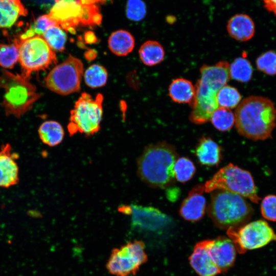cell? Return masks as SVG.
I'll list each match as a JSON object with an SVG mask.
<instances>
[{
	"instance_id": "cell-11",
	"label": "cell",
	"mask_w": 276,
	"mask_h": 276,
	"mask_svg": "<svg viewBox=\"0 0 276 276\" xmlns=\"http://www.w3.org/2000/svg\"><path fill=\"white\" fill-rule=\"evenodd\" d=\"M227 234L233 241L236 250L241 254L276 241V233L263 220L252 221L239 228H229L227 229Z\"/></svg>"
},
{
	"instance_id": "cell-31",
	"label": "cell",
	"mask_w": 276,
	"mask_h": 276,
	"mask_svg": "<svg viewBox=\"0 0 276 276\" xmlns=\"http://www.w3.org/2000/svg\"><path fill=\"white\" fill-rule=\"evenodd\" d=\"M196 172L193 163L188 158H178L174 164V173L176 180L186 182L191 179Z\"/></svg>"
},
{
	"instance_id": "cell-24",
	"label": "cell",
	"mask_w": 276,
	"mask_h": 276,
	"mask_svg": "<svg viewBox=\"0 0 276 276\" xmlns=\"http://www.w3.org/2000/svg\"><path fill=\"white\" fill-rule=\"evenodd\" d=\"M142 62L147 66H154L160 63L165 58V50L162 45L155 40L144 42L139 50Z\"/></svg>"
},
{
	"instance_id": "cell-5",
	"label": "cell",
	"mask_w": 276,
	"mask_h": 276,
	"mask_svg": "<svg viewBox=\"0 0 276 276\" xmlns=\"http://www.w3.org/2000/svg\"><path fill=\"white\" fill-rule=\"evenodd\" d=\"M0 88L4 89L2 106L7 116L20 118L31 110L41 94L28 78L2 70Z\"/></svg>"
},
{
	"instance_id": "cell-8",
	"label": "cell",
	"mask_w": 276,
	"mask_h": 276,
	"mask_svg": "<svg viewBox=\"0 0 276 276\" xmlns=\"http://www.w3.org/2000/svg\"><path fill=\"white\" fill-rule=\"evenodd\" d=\"M15 40L19 48L21 75L26 78L29 79L33 72L45 71L57 62L55 52L42 36Z\"/></svg>"
},
{
	"instance_id": "cell-10",
	"label": "cell",
	"mask_w": 276,
	"mask_h": 276,
	"mask_svg": "<svg viewBox=\"0 0 276 276\" xmlns=\"http://www.w3.org/2000/svg\"><path fill=\"white\" fill-rule=\"evenodd\" d=\"M83 73L82 61L70 55L49 72L44 79L45 85L56 94L67 95L79 91Z\"/></svg>"
},
{
	"instance_id": "cell-9",
	"label": "cell",
	"mask_w": 276,
	"mask_h": 276,
	"mask_svg": "<svg viewBox=\"0 0 276 276\" xmlns=\"http://www.w3.org/2000/svg\"><path fill=\"white\" fill-rule=\"evenodd\" d=\"M147 260L144 243L135 240L113 248L106 267L108 272L114 276L135 275Z\"/></svg>"
},
{
	"instance_id": "cell-6",
	"label": "cell",
	"mask_w": 276,
	"mask_h": 276,
	"mask_svg": "<svg viewBox=\"0 0 276 276\" xmlns=\"http://www.w3.org/2000/svg\"><path fill=\"white\" fill-rule=\"evenodd\" d=\"M204 187L206 193L220 189L238 194L254 203L261 199L250 173L231 163L217 172Z\"/></svg>"
},
{
	"instance_id": "cell-21",
	"label": "cell",
	"mask_w": 276,
	"mask_h": 276,
	"mask_svg": "<svg viewBox=\"0 0 276 276\" xmlns=\"http://www.w3.org/2000/svg\"><path fill=\"white\" fill-rule=\"evenodd\" d=\"M195 94V86L191 81L185 78L173 79L169 86V96L175 103L190 105L194 100Z\"/></svg>"
},
{
	"instance_id": "cell-3",
	"label": "cell",
	"mask_w": 276,
	"mask_h": 276,
	"mask_svg": "<svg viewBox=\"0 0 276 276\" xmlns=\"http://www.w3.org/2000/svg\"><path fill=\"white\" fill-rule=\"evenodd\" d=\"M178 158L175 148L171 144L162 142L149 145L137 159L139 176L151 187L168 188L176 180L174 166Z\"/></svg>"
},
{
	"instance_id": "cell-36",
	"label": "cell",
	"mask_w": 276,
	"mask_h": 276,
	"mask_svg": "<svg viewBox=\"0 0 276 276\" xmlns=\"http://www.w3.org/2000/svg\"><path fill=\"white\" fill-rule=\"evenodd\" d=\"M261 213L267 220L276 221V195H269L265 196L261 203Z\"/></svg>"
},
{
	"instance_id": "cell-15",
	"label": "cell",
	"mask_w": 276,
	"mask_h": 276,
	"mask_svg": "<svg viewBox=\"0 0 276 276\" xmlns=\"http://www.w3.org/2000/svg\"><path fill=\"white\" fill-rule=\"evenodd\" d=\"M209 243L210 239L196 243L189 258L190 264L199 276H216L221 273L210 255Z\"/></svg>"
},
{
	"instance_id": "cell-34",
	"label": "cell",
	"mask_w": 276,
	"mask_h": 276,
	"mask_svg": "<svg viewBox=\"0 0 276 276\" xmlns=\"http://www.w3.org/2000/svg\"><path fill=\"white\" fill-rule=\"evenodd\" d=\"M146 14V6L142 0H128L126 5V16L129 19L138 21Z\"/></svg>"
},
{
	"instance_id": "cell-22",
	"label": "cell",
	"mask_w": 276,
	"mask_h": 276,
	"mask_svg": "<svg viewBox=\"0 0 276 276\" xmlns=\"http://www.w3.org/2000/svg\"><path fill=\"white\" fill-rule=\"evenodd\" d=\"M108 47L112 53L119 56H126L134 47L135 40L128 31L119 30L112 32L108 40Z\"/></svg>"
},
{
	"instance_id": "cell-32",
	"label": "cell",
	"mask_w": 276,
	"mask_h": 276,
	"mask_svg": "<svg viewBox=\"0 0 276 276\" xmlns=\"http://www.w3.org/2000/svg\"><path fill=\"white\" fill-rule=\"evenodd\" d=\"M81 5L82 13L80 18V26L94 27L100 25L102 16L98 5L96 4Z\"/></svg>"
},
{
	"instance_id": "cell-1",
	"label": "cell",
	"mask_w": 276,
	"mask_h": 276,
	"mask_svg": "<svg viewBox=\"0 0 276 276\" xmlns=\"http://www.w3.org/2000/svg\"><path fill=\"white\" fill-rule=\"evenodd\" d=\"M229 64L220 61L214 65H202L200 77L195 85L194 100L190 105L192 111L189 120L195 124H203L210 121L214 111L219 107L217 96L220 89L231 79Z\"/></svg>"
},
{
	"instance_id": "cell-28",
	"label": "cell",
	"mask_w": 276,
	"mask_h": 276,
	"mask_svg": "<svg viewBox=\"0 0 276 276\" xmlns=\"http://www.w3.org/2000/svg\"><path fill=\"white\" fill-rule=\"evenodd\" d=\"M49 47L55 52H62L65 48L67 36L59 26L49 28L42 35Z\"/></svg>"
},
{
	"instance_id": "cell-12",
	"label": "cell",
	"mask_w": 276,
	"mask_h": 276,
	"mask_svg": "<svg viewBox=\"0 0 276 276\" xmlns=\"http://www.w3.org/2000/svg\"><path fill=\"white\" fill-rule=\"evenodd\" d=\"M122 214L131 216V225L134 228L148 231L163 228L170 221L166 215L151 206L131 204L122 205L118 209Z\"/></svg>"
},
{
	"instance_id": "cell-7",
	"label": "cell",
	"mask_w": 276,
	"mask_h": 276,
	"mask_svg": "<svg viewBox=\"0 0 276 276\" xmlns=\"http://www.w3.org/2000/svg\"><path fill=\"white\" fill-rule=\"evenodd\" d=\"M103 101L100 94L95 98L86 93L81 94L71 111L67 129L71 136L78 132L91 136L100 130Z\"/></svg>"
},
{
	"instance_id": "cell-30",
	"label": "cell",
	"mask_w": 276,
	"mask_h": 276,
	"mask_svg": "<svg viewBox=\"0 0 276 276\" xmlns=\"http://www.w3.org/2000/svg\"><path fill=\"white\" fill-rule=\"evenodd\" d=\"M19 59L17 43L5 44L0 42V65L5 68H12Z\"/></svg>"
},
{
	"instance_id": "cell-13",
	"label": "cell",
	"mask_w": 276,
	"mask_h": 276,
	"mask_svg": "<svg viewBox=\"0 0 276 276\" xmlns=\"http://www.w3.org/2000/svg\"><path fill=\"white\" fill-rule=\"evenodd\" d=\"M82 5L79 0H58L48 14L63 30L75 33V28L80 26Z\"/></svg>"
},
{
	"instance_id": "cell-33",
	"label": "cell",
	"mask_w": 276,
	"mask_h": 276,
	"mask_svg": "<svg viewBox=\"0 0 276 276\" xmlns=\"http://www.w3.org/2000/svg\"><path fill=\"white\" fill-rule=\"evenodd\" d=\"M257 68L270 76L276 75V53L268 51L260 56L256 60Z\"/></svg>"
},
{
	"instance_id": "cell-29",
	"label": "cell",
	"mask_w": 276,
	"mask_h": 276,
	"mask_svg": "<svg viewBox=\"0 0 276 276\" xmlns=\"http://www.w3.org/2000/svg\"><path fill=\"white\" fill-rule=\"evenodd\" d=\"M241 99V95L238 89L227 84L220 89L217 96L219 106L229 109L237 107Z\"/></svg>"
},
{
	"instance_id": "cell-23",
	"label": "cell",
	"mask_w": 276,
	"mask_h": 276,
	"mask_svg": "<svg viewBox=\"0 0 276 276\" xmlns=\"http://www.w3.org/2000/svg\"><path fill=\"white\" fill-rule=\"evenodd\" d=\"M38 132L42 142L50 147L60 144L64 136L62 125L55 121H47L42 123L38 128Z\"/></svg>"
},
{
	"instance_id": "cell-27",
	"label": "cell",
	"mask_w": 276,
	"mask_h": 276,
	"mask_svg": "<svg viewBox=\"0 0 276 276\" xmlns=\"http://www.w3.org/2000/svg\"><path fill=\"white\" fill-rule=\"evenodd\" d=\"M210 121L215 128L220 131H227L235 123L234 113L229 109L219 107L212 113Z\"/></svg>"
},
{
	"instance_id": "cell-18",
	"label": "cell",
	"mask_w": 276,
	"mask_h": 276,
	"mask_svg": "<svg viewBox=\"0 0 276 276\" xmlns=\"http://www.w3.org/2000/svg\"><path fill=\"white\" fill-rule=\"evenodd\" d=\"M227 31L231 37L240 41H246L254 35L255 24L251 18L245 14H238L228 20Z\"/></svg>"
},
{
	"instance_id": "cell-2",
	"label": "cell",
	"mask_w": 276,
	"mask_h": 276,
	"mask_svg": "<svg viewBox=\"0 0 276 276\" xmlns=\"http://www.w3.org/2000/svg\"><path fill=\"white\" fill-rule=\"evenodd\" d=\"M234 114L235 126L240 135L254 141L271 137L276 126V108L269 99L249 96L239 103Z\"/></svg>"
},
{
	"instance_id": "cell-17",
	"label": "cell",
	"mask_w": 276,
	"mask_h": 276,
	"mask_svg": "<svg viewBox=\"0 0 276 276\" xmlns=\"http://www.w3.org/2000/svg\"><path fill=\"white\" fill-rule=\"evenodd\" d=\"M17 154L12 152L11 146L7 143L0 150V187L8 188L19 181Z\"/></svg>"
},
{
	"instance_id": "cell-35",
	"label": "cell",
	"mask_w": 276,
	"mask_h": 276,
	"mask_svg": "<svg viewBox=\"0 0 276 276\" xmlns=\"http://www.w3.org/2000/svg\"><path fill=\"white\" fill-rule=\"evenodd\" d=\"M56 25L58 26L48 14H44L39 16L27 30L32 37L40 36L49 28Z\"/></svg>"
},
{
	"instance_id": "cell-14",
	"label": "cell",
	"mask_w": 276,
	"mask_h": 276,
	"mask_svg": "<svg viewBox=\"0 0 276 276\" xmlns=\"http://www.w3.org/2000/svg\"><path fill=\"white\" fill-rule=\"evenodd\" d=\"M210 255L221 272L227 271L235 261L236 249L233 241L224 236L210 239Z\"/></svg>"
},
{
	"instance_id": "cell-19",
	"label": "cell",
	"mask_w": 276,
	"mask_h": 276,
	"mask_svg": "<svg viewBox=\"0 0 276 276\" xmlns=\"http://www.w3.org/2000/svg\"><path fill=\"white\" fill-rule=\"evenodd\" d=\"M195 153L200 163L207 166L218 165L222 158L221 147L209 137L200 139Z\"/></svg>"
},
{
	"instance_id": "cell-39",
	"label": "cell",
	"mask_w": 276,
	"mask_h": 276,
	"mask_svg": "<svg viewBox=\"0 0 276 276\" xmlns=\"http://www.w3.org/2000/svg\"><path fill=\"white\" fill-rule=\"evenodd\" d=\"M58 1V0H55V1Z\"/></svg>"
},
{
	"instance_id": "cell-20",
	"label": "cell",
	"mask_w": 276,
	"mask_h": 276,
	"mask_svg": "<svg viewBox=\"0 0 276 276\" xmlns=\"http://www.w3.org/2000/svg\"><path fill=\"white\" fill-rule=\"evenodd\" d=\"M27 14L20 0H0V29L11 28Z\"/></svg>"
},
{
	"instance_id": "cell-4",
	"label": "cell",
	"mask_w": 276,
	"mask_h": 276,
	"mask_svg": "<svg viewBox=\"0 0 276 276\" xmlns=\"http://www.w3.org/2000/svg\"><path fill=\"white\" fill-rule=\"evenodd\" d=\"M212 192L207 212L214 223L220 228L238 227L252 216L253 209L243 196L224 190Z\"/></svg>"
},
{
	"instance_id": "cell-37",
	"label": "cell",
	"mask_w": 276,
	"mask_h": 276,
	"mask_svg": "<svg viewBox=\"0 0 276 276\" xmlns=\"http://www.w3.org/2000/svg\"><path fill=\"white\" fill-rule=\"evenodd\" d=\"M265 8L276 16V0H263Z\"/></svg>"
},
{
	"instance_id": "cell-25",
	"label": "cell",
	"mask_w": 276,
	"mask_h": 276,
	"mask_svg": "<svg viewBox=\"0 0 276 276\" xmlns=\"http://www.w3.org/2000/svg\"><path fill=\"white\" fill-rule=\"evenodd\" d=\"M253 73L250 62L246 58H236L229 66L230 78L237 81L245 83L250 80Z\"/></svg>"
},
{
	"instance_id": "cell-16",
	"label": "cell",
	"mask_w": 276,
	"mask_h": 276,
	"mask_svg": "<svg viewBox=\"0 0 276 276\" xmlns=\"http://www.w3.org/2000/svg\"><path fill=\"white\" fill-rule=\"evenodd\" d=\"M204 185L194 187L182 202L179 209L180 216L185 220L195 222L204 216L206 210V199L202 194Z\"/></svg>"
},
{
	"instance_id": "cell-26",
	"label": "cell",
	"mask_w": 276,
	"mask_h": 276,
	"mask_svg": "<svg viewBox=\"0 0 276 276\" xmlns=\"http://www.w3.org/2000/svg\"><path fill=\"white\" fill-rule=\"evenodd\" d=\"M85 84L95 88L103 86L107 82L108 73L102 65L98 64L89 66L83 73Z\"/></svg>"
},
{
	"instance_id": "cell-38",
	"label": "cell",
	"mask_w": 276,
	"mask_h": 276,
	"mask_svg": "<svg viewBox=\"0 0 276 276\" xmlns=\"http://www.w3.org/2000/svg\"><path fill=\"white\" fill-rule=\"evenodd\" d=\"M84 39L88 43H94L97 40L95 34L91 31H87L85 33Z\"/></svg>"
}]
</instances>
